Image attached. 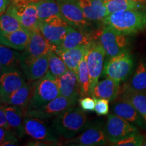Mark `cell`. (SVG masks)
Returning <instances> with one entry per match:
<instances>
[{
  "label": "cell",
  "instance_id": "cell-2",
  "mask_svg": "<svg viewBox=\"0 0 146 146\" xmlns=\"http://www.w3.org/2000/svg\"><path fill=\"white\" fill-rule=\"evenodd\" d=\"M89 124L83 110L78 107H72L55 117L52 127L58 136L70 139L85 130Z\"/></svg>",
  "mask_w": 146,
  "mask_h": 146
},
{
  "label": "cell",
  "instance_id": "cell-5",
  "mask_svg": "<svg viewBox=\"0 0 146 146\" xmlns=\"http://www.w3.org/2000/svg\"><path fill=\"white\" fill-rule=\"evenodd\" d=\"M63 19L69 25L87 33L92 35L94 30L84 15L78 3V0H56Z\"/></svg>",
  "mask_w": 146,
  "mask_h": 146
},
{
  "label": "cell",
  "instance_id": "cell-36",
  "mask_svg": "<svg viewBox=\"0 0 146 146\" xmlns=\"http://www.w3.org/2000/svg\"><path fill=\"white\" fill-rule=\"evenodd\" d=\"M79 106L83 111L86 112H93L95 111V106H96V102H95L94 98H89V97H83L78 100Z\"/></svg>",
  "mask_w": 146,
  "mask_h": 146
},
{
  "label": "cell",
  "instance_id": "cell-39",
  "mask_svg": "<svg viewBox=\"0 0 146 146\" xmlns=\"http://www.w3.org/2000/svg\"><path fill=\"white\" fill-rule=\"evenodd\" d=\"M132 1H136V2L137 3H143V4H145L146 3V0H132Z\"/></svg>",
  "mask_w": 146,
  "mask_h": 146
},
{
  "label": "cell",
  "instance_id": "cell-20",
  "mask_svg": "<svg viewBox=\"0 0 146 146\" xmlns=\"http://www.w3.org/2000/svg\"><path fill=\"white\" fill-rule=\"evenodd\" d=\"M91 43L89 45H81V46L70 49V50H58L55 46H53L52 50L58 55H59L69 70H72L76 72L78 65L87 53L88 52Z\"/></svg>",
  "mask_w": 146,
  "mask_h": 146
},
{
  "label": "cell",
  "instance_id": "cell-27",
  "mask_svg": "<svg viewBox=\"0 0 146 146\" xmlns=\"http://www.w3.org/2000/svg\"><path fill=\"white\" fill-rule=\"evenodd\" d=\"M120 98L129 102L146 122V91L123 89Z\"/></svg>",
  "mask_w": 146,
  "mask_h": 146
},
{
  "label": "cell",
  "instance_id": "cell-17",
  "mask_svg": "<svg viewBox=\"0 0 146 146\" xmlns=\"http://www.w3.org/2000/svg\"><path fill=\"white\" fill-rule=\"evenodd\" d=\"M60 96L71 98L73 100H78L80 96L79 86H78L76 73L72 70H68L62 75L56 78Z\"/></svg>",
  "mask_w": 146,
  "mask_h": 146
},
{
  "label": "cell",
  "instance_id": "cell-34",
  "mask_svg": "<svg viewBox=\"0 0 146 146\" xmlns=\"http://www.w3.org/2000/svg\"><path fill=\"white\" fill-rule=\"evenodd\" d=\"M145 139V137L142 135L136 133L124 139L121 141L112 144V145H119V146H140L142 145L143 142Z\"/></svg>",
  "mask_w": 146,
  "mask_h": 146
},
{
  "label": "cell",
  "instance_id": "cell-8",
  "mask_svg": "<svg viewBox=\"0 0 146 146\" xmlns=\"http://www.w3.org/2000/svg\"><path fill=\"white\" fill-rule=\"evenodd\" d=\"M99 39L108 58L127 50L129 44L127 35L108 25H105L99 33Z\"/></svg>",
  "mask_w": 146,
  "mask_h": 146
},
{
  "label": "cell",
  "instance_id": "cell-16",
  "mask_svg": "<svg viewBox=\"0 0 146 146\" xmlns=\"http://www.w3.org/2000/svg\"><path fill=\"white\" fill-rule=\"evenodd\" d=\"M112 112L139 128L145 130L146 122L129 102L120 98L112 106Z\"/></svg>",
  "mask_w": 146,
  "mask_h": 146
},
{
  "label": "cell",
  "instance_id": "cell-14",
  "mask_svg": "<svg viewBox=\"0 0 146 146\" xmlns=\"http://www.w3.org/2000/svg\"><path fill=\"white\" fill-rule=\"evenodd\" d=\"M106 54L104 49L100 41L92 42L87 54V67L91 81V94L103 72Z\"/></svg>",
  "mask_w": 146,
  "mask_h": 146
},
{
  "label": "cell",
  "instance_id": "cell-25",
  "mask_svg": "<svg viewBox=\"0 0 146 146\" xmlns=\"http://www.w3.org/2000/svg\"><path fill=\"white\" fill-rule=\"evenodd\" d=\"M7 119L11 129L19 138H23L25 134L23 114L25 112L21 108L16 106H3Z\"/></svg>",
  "mask_w": 146,
  "mask_h": 146
},
{
  "label": "cell",
  "instance_id": "cell-18",
  "mask_svg": "<svg viewBox=\"0 0 146 146\" xmlns=\"http://www.w3.org/2000/svg\"><path fill=\"white\" fill-rule=\"evenodd\" d=\"M120 94V82L106 77L98 82L93 89L91 96L94 98H102L111 102L114 101Z\"/></svg>",
  "mask_w": 146,
  "mask_h": 146
},
{
  "label": "cell",
  "instance_id": "cell-21",
  "mask_svg": "<svg viewBox=\"0 0 146 146\" xmlns=\"http://www.w3.org/2000/svg\"><path fill=\"white\" fill-rule=\"evenodd\" d=\"M30 39V31L22 28L11 33H1V45L11 47L18 51L25 50Z\"/></svg>",
  "mask_w": 146,
  "mask_h": 146
},
{
  "label": "cell",
  "instance_id": "cell-26",
  "mask_svg": "<svg viewBox=\"0 0 146 146\" xmlns=\"http://www.w3.org/2000/svg\"><path fill=\"white\" fill-rule=\"evenodd\" d=\"M21 54L11 47L1 45L0 46V72L1 74L7 71L18 68L20 66Z\"/></svg>",
  "mask_w": 146,
  "mask_h": 146
},
{
  "label": "cell",
  "instance_id": "cell-32",
  "mask_svg": "<svg viewBox=\"0 0 146 146\" xmlns=\"http://www.w3.org/2000/svg\"><path fill=\"white\" fill-rule=\"evenodd\" d=\"M48 71L55 78L62 75L64 73H65L68 70V67L66 65L63 60L52 49L48 52Z\"/></svg>",
  "mask_w": 146,
  "mask_h": 146
},
{
  "label": "cell",
  "instance_id": "cell-28",
  "mask_svg": "<svg viewBox=\"0 0 146 146\" xmlns=\"http://www.w3.org/2000/svg\"><path fill=\"white\" fill-rule=\"evenodd\" d=\"M123 89L137 91H146V62L142 60L139 63L134 74Z\"/></svg>",
  "mask_w": 146,
  "mask_h": 146
},
{
  "label": "cell",
  "instance_id": "cell-7",
  "mask_svg": "<svg viewBox=\"0 0 146 146\" xmlns=\"http://www.w3.org/2000/svg\"><path fill=\"white\" fill-rule=\"evenodd\" d=\"M53 48L39 29L30 31V39L25 52L21 54L20 67L23 69L36 58L48 53Z\"/></svg>",
  "mask_w": 146,
  "mask_h": 146
},
{
  "label": "cell",
  "instance_id": "cell-22",
  "mask_svg": "<svg viewBox=\"0 0 146 146\" xmlns=\"http://www.w3.org/2000/svg\"><path fill=\"white\" fill-rule=\"evenodd\" d=\"M106 0H78L84 15L89 21H102L106 16Z\"/></svg>",
  "mask_w": 146,
  "mask_h": 146
},
{
  "label": "cell",
  "instance_id": "cell-30",
  "mask_svg": "<svg viewBox=\"0 0 146 146\" xmlns=\"http://www.w3.org/2000/svg\"><path fill=\"white\" fill-rule=\"evenodd\" d=\"M87 53L80 62L78 70L76 72V75H77L78 86H79L80 96L81 97L91 95V81L88 67H87Z\"/></svg>",
  "mask_w": 146,
  "mask_h": 146
},
{
  "label": "cell",
  "instance_id": "cell-15",
  "mask_svg": "<svg viewBox=\"0 0 146 146\" xmlns=\"http://www.w3.org/2000/svg\"><path fill=\"white\" fill-rule=\"evenodd\" d=\"M25 75L18 68L7 71L1 74L0 78V98L1 102L5 100L25 84Z\"/></svg>",
  "mask_w": 146,
  "mask_h": 146
},
{
  "label": "cell",
  "instance_id": "cell-31",
  "mask_svg": "<svg viewBox=\"0 0 146 146\" xmlns=\"http://www.w3.org/2000/svg\"><path fill=\"white\" fill-rule=\"evenodd\" d=\"M106 15L108 16L119 11L145 9L146 8V5L137 3L132 0H106Z\"/></svg>",
  "mask_w": 146,
  "mask_h": 146
},
{
  "label": "cell",
  "instance_id": "cell-1",
  "mask_svg": "<svg viewBox=\"0 0 146 146\" xmlns=\"http://www.w3.org/2000/svg\"><path fill=\"white\" fill-rule=\"evenodd\" d=\"M102 23L126 35L136 34L146 29V8L114 12L106 16Z\"/></svg>",
  "mask_w": 146,
  "mask_h": 146
},
{
  "label": "cell",
  "instance_id": "cell-12",
  "mask_svg": "<svg viewBox=\"0 0 146 146\" xmlns=\"http://www.w3.org/2000/svg\"><path fill=\"white\" fill-rule=\"evenodd\" d=\"M68 25L62 16H54L45 21H39L38 28L51 45L58 47L64 39Z\"/></svg>",
  "mask_w": 146,
  "mask_h": 146
},
{
  "label": "cell",
  "instance_id": "cell-13",
  "mask_svg": "<svg viewBox=\"0 0 146 146\" xmlns=\"http://www.w3.org/2000/svg\"><path fill=\"white\" fill-rule=\"evenodd\" d=\"M23 118L25 134L33 139L58 143V134L44 120L27 116Z\"/></svg>",
  "mask_w": 146,
  "mask_h": 146
},
{
  "label": "cell",
  "instance_id": "cell-3",
  "mask_svg": "<svg viewBox=\"0 0 146 146\" xmlns=\"http://www.w3.org/2000/svg\"><path fill=\"white\" fill-rule=\"evenodd\" d=\"M58 96H60V91L57 81L48 71L43 77L36 81L33 94L26 111L41 106Z\"/></svg>",
  "mask_w": 146,
  "mask_h": 146
},
{
  "label": "cell",
  "instance_id": "cell-4",
  "mask_svg": "<svg viewBox=\"0 0 146 146\" xmlns=\"http://www.w3.org/2000/svg\"><path fill=\"white\" fill-rule=\"evenodd\" d=\"M36 1L37 0H11L6 12L17 18L23 28L29 31L39 29V20L35 4Z\"/></svg>",
  "mask_w": 146,
  "mask_h": 146
},
{
  "label": "cell",
  "instance_id": "cell-10",
  "mask_svg": "<svg viewBox=\"0 0 146 146\" xmlns=\"http://www.w3.org/2000/svg\"><path fill=\"white\" fill-rule=\"evenodd\" d=\"M76 102V100L60 96L41 106L25 111L24 115L43 120L50 119L56 117L70 108L74 107Z\"/></svg>",
  "mask_w": 146,
  "mask_h": 146
},
{
  "label": "cell",
  "instance_id": "cell-9",
  "mask_svg": "<svg viewBox=\"0 0 146 146\" xmlns=\"http://www.w3.org/2000/svg\"><path fill=\"white\" fill-rule=\"evenodd\" d=\"M104 129L108 141L112 145L139 133L137 126L114 113L108 116Z\"/></svg>",
  "mask_w": 146,
  "mask_h": 146
},
{
  "label": "cell",
  "instance_id": "cell-40",
  "mask_svg": "<svg viewBox=\"0 0 146 146\" xmlns=\"http://www.w3.org/2000/svg\"><path fill=\"white\" fill-rule=\"evenodd\" d=\"M142 145H146V139H144V141L143 142V144Z\"/></svg>",
  "mask_w": 146,
  "mask_h": 146
},
{
  "label": "cell",
  "instance_id": "cell-29",
  "mask_svg": "<svg viewBox=\"0 0 146 146\" xmlns=\"http://www.w3.org/2000/svg\"><path fill=\"white\" fill-rule=\"evenodd\" d=\"M39 21H45L54 16H62L56 0H37L35 2Z\"/></svg>",
  "mask_w": 146,
  "mask_h": 146
},
{
  "label": "cell",
  "instance_id": "cell-38",
  "mask_svg": "<svg viewBox=\"0 0 146 146\" xmlns=\"http://www.w3.org/2000/svg\"><path fill=\"white\" fill-rule=\"evenodd\" d=\"M11 3V0H0V13L3 14L9 7Z\"/></svg>",
  "mask_w": 146,
  "mask_h": 146
},
{
  "label": "cell",
  "instance_id": "cell-37",
  "mask_svg": "<svg viewBox=\"0 0 146 146\" xmlns=\"http://www.w3.org/2000/svg\"><path fill=\"white\" fill-rule=\"evenodd\" d=\"M0 127H3V129H6V130L12 129L10 125H9L8 119H7L4 107L2 105L0 107Z\"/></svg>",
  "mask_w": 146,
  "mask_h": 146
},
{
  "label": "cell",
  "instance_id": "cell-19",
  "mask_svg": "<svg viewBox=\"0 0 146 146\" xmlns=\"http://www.w3.org/2000/svg\"><path fill=\"white\" fill-rule=\"evenodd\" d=\"M92 35L78 30L71 25H68L66 35L63 42L60 46L56 47L58 50H65L81 45H89L94 41L92 40Z\"/></svg>",
  "mask_w": 146,
  "mask_h": 146
},
{
  "label": "cell",
  "instance_id": "cell-11",
  "mask_svg": "<svg viewBox=\"0 0 146 146\" xmlns=\"http://www.w3.org/2000/svg\"><path fill=\"white\" fill-rule=\"evenodd\" d=\"M108 139L102 121L90 123L88 127L75 137L65 142L70 145L97 146L106 145Z\"/></svg>",
  "mask_w": 146,
  "mask_h": 146
},
{
  "label": "cell",
  "instance_id": "cell-23",
  "mask_svg": "<svg viewBox=\"0 0 146 146\" xmlns=\"http://www.w3.org/2000/svg\"><path fill=\"white\" fill-rule=\"evenodd\" d=\"M36 81L25 83L21 87L14 91L3 104L21 108L25 112L33 94Z\"/></svg>",
  "mask_w": 146,
  "mask_h": 146
},
{
  "label": "cell",
  "instance_id": "cell-24",
  "mask_svg": "<svg viewBox=\"0 0 146 146\" xmlns=\"http://www.w3.org/2000/svg\"><path fill=\"white\" fill-rule=\"evenodd\" d=\"M21 70L29 81L33 82L41 79L49 70L48 53L36 58Z\"/></svg>",
  "mask_w": 146,
  "mask_h": 146
},
{
  "label": "cell",
  "instance_id": "cell-33",
  "mask_svg": "<svg viewBox=\"0 0 146 146\" xmlns=\"http://www.w3.org/2000/svg\"><path fill=\"white\" fill-rule=\"evenodd\" d=\"M1 33H11L23 28L18 18L14 15L5 12L1 14L0 18Z\"/></svg>",
  "mask_w": 146,
  "mask_h": 146
},
{
  "label": "cell",
  "instance_id": "cell-35",
  "mask_svg": "<svg viewBox=\"0 0 146 146\" xmlns=\"http://www.w3.org/2000/svg\"><path fill=\"white\" fill-rule=\"evenodd\" d=\"M96 106L95 112L99 116H106L109 112V103L107 100L102 98H94Z\"/></svg>",
  "mask_w": 146,
  "mask_h": 146
},
{
  "label": "cell",
  "instance_id": "cell-6",
  "mask_svg": "<svg viewBox=\"0 0 146 146\" xmlns=\"http://www.w3.org/2000/svg\"><path fill=\"white\" fill-rule=\"evenodd\" d=\"M133 67V60L127 50L117 56L108 58L104 66L102 74L104 76L118 82L127 80Z\"/></svg>",
  "mask_w": 146,
  "mask_h": 146
}]
</instances>
